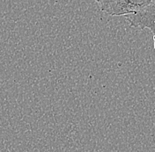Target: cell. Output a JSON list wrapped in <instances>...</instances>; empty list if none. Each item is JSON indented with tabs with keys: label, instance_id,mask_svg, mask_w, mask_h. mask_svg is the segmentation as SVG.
<instances>
[{
	"label": "cell",
	"instance_id": "3957f363",
	"mask_svg": "<svg viewBox=\"0 0 155 152\" xmlns=\"http://www.w3.org/2000/svg\"><path fill=\"white\" fill-rule=\"evenodd\" d=\"M154 48H155V43H154Z\"/></svg>",
	"mask_w": 155,
	"mask_h": 152
},
{
	"label": "cell",
	"instance_id": "6da1fadb",
	"mask_svg": "<svg viewBox=\"0 0 155 152\" xmlns=\"http://www.w3.org/2000/svg\"><path fill=\"white\" fill-rule=\"evenodd\" d=\"M130 27L140 29L148 28L153 34L155 43V0H146L145 5L137 12L124 16Z\"/></svg>",
	"mask_w": 155,
	"mask_h": 152
},
{
	"label": "cell",
	"instance_id": "7a4b0ae2",
	"mask_svg": "<svg viewBox=\"0 0 155 152\" xmlns=\"http://www.w3.org/2000/svg\"><path fill=\"white\" fill-rule=\"evenodd\" d=\"M101 10L112 16H126L137 12L142 8L146 0H117L97 1Z\"/></svg>",
	"mask_w": 155,
	"mask_h": 152
}]
</instances>
